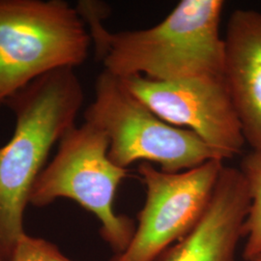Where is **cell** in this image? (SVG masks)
Segmentation results:
<instances>
[{"instance_id":"4","label":"cell","mask_w":261,"mask_h":261,"mask_svg":"<svg viewBox=\"0 0 261 261\" xmlns=\"http://www.w3.org/2000/svg\"><path fill=\"white\" fill-rule=\"evenodd\" d=\"M84 121L106 134L109 156L122 168L137 162L154 163L165 172L177 173L221 160L195 133L163 120L120 77L105 70L96 80Z\"/></svg>"},{"instance_id":"2","label":"cell","mask_w":261,"mask_h":261,"mask_svg":"<svg viewBox=\"0 0 261 261\" xmlns=\"http://www.w3.org/2000/svg\"><path fill=\"white\" fill-rule=\"evenodd\" d=\"M84 87L73 68H62L28 84L5 106L15 129L0 147V261H11L23 231V216L48 155L75 126Z\"/></svg>"},{"instance_id":"1","label":"cell","mask_w":261,"mask_h":261,"mask_svg":"<svg viewBox=\"0 0 261 261\" xmlns=\"http://www.w3.org/2000/svg\"><path fill=\"white\" fill-rule=\"evenodd\" d=\"M224 7L223 0H182L152 28L111 32L103 23L111 13L107 4L84 0L75 6L105 71L161 83L224 77Z\"/></svg>"},{"instance_id":"5","label":"cell","mask_w":261,"mask_h":261,"mask_svg":"<svg viewBox=\"0 0 261 261\" xmlns=\"http://www.w3.org/2000/svg\"><path fill=\"white\" fill-rule=\"evenodd\" d=\"M128 169L115 165L109 156V140L103 130L88 122L74 126L58 142L56 156L38 176L29 196L35 207L68 198L95 215L100 233L114 254L130 244L136 224L113 209L118 187Z\"/></svg>"},{"instance_id":"6","label":"cell","mask_w":261,"mask_h":261,"mask_svg":"<svg viewBox=\"0 0 261 261\" xmlns=\"http://www.w3.org/2000/svg\"><path fill=\"white\" fill-rule=\"evenodd\" d=\"M224 167L215 159L177 173L140 163L145 202L128 247L110 261H157L189 233L205 213Z\"/></svg>"},{"instance_id":"7","label":"cell","mask_w":261,"mask_h":261,"mask_svg":"<svg viewBox=\"0 0 261 261\" xmlns=\"http://www.w3.org/2000/svg\"><path fill=\"white\" fill-rule=\"evenodd\" d=\"M121 80L163 120L195 133L224 162L242 152L246 140L224 76L176 83L140 75Z\"/></svg>"},{"instance_id":"10","label":"cell","mask_w":261,"mask_h":261,"mask_svg":"<svg viewBox=\"0 0 261 261\" xmlns=\"http://www.w3.org/2000/svg\"><path fill=\"white\" fill-rule=\"evenodd\" d=\"M240 170L246 179L251 204L244 224L246 243L243 257L251 261L261 253V152L251 151L241 163Z\"/></svg>"},{"instance_id":"11","label":"cell","mask_w":261,"mask_h":261,"mask_svg":"<svg viewBox=\"0 0 261 261\" xmlns=\"http://www.w3.org/2000/svg\"><path fill=\"white\" fill-rule=\"evenodd\" d=\"M11 261H72L59 252L55 244L22 234Z\"/></svg>"},{"instance_id":"9","label":"cell","mask_w":261,"mask_h":261,"mask_svg":"<svg viewBox=\"0 0 261 261\" xmlns=\"http://www.w3.org/2000/svg\"><path fill=\"white\" fill-rule=\"evenodd\" d=\"M224 76L246 143L261 152V12L231 13L224 36Z\"/></svg>"},{"instance_id":"12","label":"cell","mask_w":261,"mask_h":261,"mask_svg":"<svg viewBox=\"0 0 261 261\" xmlns=\"http://www.w3.org/2000/svg\"><path fill=\"white\" fill-rule=\"evenodd\" d=\"M251 261H261V253L258 254V255H256L255 257H253Z\"/></svg>"},{"instance_id":"3","label":"cell","mask_w":261,"mask_h":261,"mask_svg":"<svg viewBox=\"0 0 261 261\" xmlns=\"http://www.w3.org/2000/svg\"><path fill=\"white\" fill-rule=\"evenodd\" d=\"M92 45L63 0H0V106L39 77L84 64Z\"/></svg>"},{"instance_id":"8","label":"cell","mask_w":261,"mask_h":261,"mask_svg":"<svg viewBox=\"0 0 261 261\" xmlns=\"http://www.w3.org/2000/svg\"><path fill=\"white\" fill-rule=\"evenodd\" d=\"M250 204L242 171L224 166L200 221L157 261H235Z\"/></svg>"}]
</instances>
